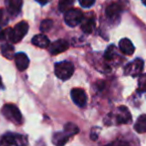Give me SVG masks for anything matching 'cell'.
Returning a JSON list of instances; mask_svg holds the SVG:
<instances>
[{
  "instance_id": "cell-1",
  "label": "cell",
  "mask_w": 146,
  "mask_h": 146,
  "mask_svg": "<svg viewBox=\"0 0 146 146\" xmlns=\"http://www.w3.org/2000/svg\"><path fill=\"white\" fill-rule=\"evenodd\" d=\"M28 32V24L25 21L17 23L13 29H6L3 30V39H7L13 43L19 42Z\"/></svg>"
},
{
  "instance_id": "cell-2",
  "label": "cell",
  "mask_w": 146,
  "mask_h": 146,
  "mask_svg": "<svg viewBox=\"0 0 146 146\" xmlns=\"http://www.w3.org/2000/svg\"><path fill=\"white\" fill-rule=\"evenodd\" d=\"M28 139L27 136L17 133H5L0 139V146H27Z\"/></svg>"
},
{
  "instance_id": "cell-3",
  "label": "cell",
  "mask_w": 146,
  "mask_h": 146,
  "mask_svg": "<svg viewBox=\"0 0 146 146\" xmlns=\"http://www.w3.org/2000/svg\"><path fill=\"white\" fill-rule=\"evenodd\" d=\"M54 72L55 75L59 78V79L63 80H68L71 76L73 75L74 72V65L69 61H62V62H58L55 64L54 66Z\"/></svg>"
},
{
  "instance_id": "cell-4",
  "label": "cell",
  "mask_w": 146,
  "mask_h": 146,
  "mask_svg": "<svg viewBox=\"0 0 146 146\" xmlns=\"http://www.w3.org/2000/svg\"><path fill=\"white\" fill-rule=\"evenodd\" d=\"M2 114L6 119H8L12 123L17 124V125L21 124L23 121V117L20 110L14 104H5L2 108Z\"/></svg>"
},
{
  "instance_id": "cell-5",
  "label": "cell",
  "mask_w": 146,
  "mask_h": 146,
  "mask_svg": "<svg viewBox=\"0 0 146 146\" xmlns=\"http://www.w3.org/2000/svg\"><path fill=\"white\" fill-rule=\"evenodd\" d=\"M64 21L68 26L75 27L83 21V13L79 9L71 8L64 13Z\"/></svg>"
},
{
  "instance_id": "cell-6",
  "label": "cell",
  "mask_w": 146,
  "mask_h": 146,
  "mask_svg": "<svg viewBox=\"0 0 146 146\" xmlns=\"http://www.w3.org/2000/svg\"><path fill=\"white\" fill-rule=\"evenodd\" d=\"M143 67H144L143 60L140 58H137L126 65L125 69H124V74L125 75L132 76V77H135V76H138L142 72Z\"/></svg>"
},
{
  "instance_id": "cell-7",
  "label": "cell",
  "mask_w": 146,
  "mask_h": 146,
  "mask_svg": "<svg viewBox=\"0 0 146 146\" xmlns=\"http://www.w3.org/2000/svg\"><path fill=\"white\" fill-rule=\"evenodd\" d=\"M112 117L116 124H127L131 121V114L125 106H119Z\"/></svg>"
},
{
  "instance_id": "cell-8",
  "label": "cell",
  "mask_w": 146,
  "mask_h": 146,
  "mask_svg": "<svg viewBox=\"0 0 146 146\" xmlns=\"http://www.w3.org/2000/svg\"><path fill=\"white\" fill-rule=\"evenodd\" d=\"M71 98H72L73 102L79 107H84L87 103V95H86L85 91L81 88H74L71 90L70 92Z\"/></svg>"
},
{
  "instance_id": "cell-9",
  "label": "cell",
  "mask_w": 146,
  "mask_h": 146,
  "mask_svg": "<svg viewBox=\"0 0 146 146\" xmlns=\"http://www.w3.org/2000/svg\"><path fill=\"white\" fill-rule=\"evenodd\" d=\"M69 47V44L66 40L64 39H58V40L54 41L53 43H51L49 45V52L53 55L59 54V53H62L64 51H66Z\"/></svg>"
},
{
  "instance_id": "cell-10",
  "label": "cell",
  "mask_w": 146,
  "mask_h": 146,
  "mask_svg": "<svg viewBox=\"0 0 146 146\" xmlns=\"http://www.w3.org/2000/svg\"><path fill=\"white\" fill-rule=\"evenodd\" d=\"M22 0H5V6L11 15H17L21 11Z\"/></svg>"
},
{
  "instance_id": "cell-11",
  "label": "cell",
  "mask_w": 146,
  "mask_h": 146,
  "mask_svg": "<svg viewBox=\"0 0 146 146\" xmlns=\"http://www.w3.org/2000/svg\"><path fill=\"white\" fill-rule=\"evenodd\" d=\"M122 5L120 3H112L109 6L106 8V15L109 19H114L118 18L120 15V13L122 12Z\"/></svg>"
},
{
  "instance_id": "cell-12",
  "label": "cell",
  "mask_w": 146,
  "mask_h": 146,
  "mask_svg": "<svg viewBox=\"0 0 146 146\" xmlns=\"http://www.w3.org/2000/svg\"><path fill=\"white\" fill-rule=\"evenodd\" d=\"M15 60V64L18 70L20 71H24L27 69V67L29 66V58L27 57L26 54L24 53H17L14 57Z\"/></svg>"
},
{
  "instance_id": "cell-13",
  "label": "cell",
  "mask_w": 146,
  "mask_h": 146,
  "mask_svg": "<svg viewBox=\"0 0 146 146\" xmlns=\"http://www.w3.org/2000/svg\"><path fill=\"white\" fill-rule=\"evenodd\" d=\"M119 49L125 55H132L134 53V45L128 38H123L119 41Z\"/></svg>"
},
{
  "instance_id": "cell-14",
  "label": "cell",
  "mask_w": 146,
  "mask_h": 146,
  "mask_svg": "<svg viewBox=\"0 0 146 146\" xmlns=\"http://www.w3.org/2000/svg\"><path fill=\"white\" fill-rule=\"evenodd\" d=\"M69 138H70V136L65 131L56 132L52 137V142L56 146H64L69 140Z\"/></svg>"
},
{
  "instance_id": "cell-15",
  "label": "cell",
  "mask_w": 146,
  "mask_h": 146,
  "mask_svg": "<svg viewBox=\"0 0 146 146\" xmlns=\"http://www.w3.org/2000/svg\"><path fill=\"white\" fill-rule=\"evenodd\" d=\"M32 44L40 48H47L50 45L49 39L44 34H37L32 38Z\"/></svg>"
},
{
  "instance_id": "cell-16",
  "label": "cell",
  "mask_w": 146,
  "mask_h": 146,
  "mask_svg": "<svg viewBox=\"0 0 146 146\" xmlns=\"http://www.w3.org/2000/svg\"><path fill=\"white\" fill-rule=\"evenodd\" d=\"M134 129L138 133H145L146 132V114H142L138 117L134 124Z\"/></svg>"
},
{
  "instance_id": "cell-17",
  "label": "cell",
  "mask_w": 146,
  "mask_h": 146,
  "mask_svg": "<svg viewBox=\"0 0 146 146\" xmlns=\"http://www.w3.org/2000/svg\"><path fill=\"white\" fill-rule=\"evenodd\" d=\"M94 28H95V21L93 18H88V19H84L81 22V29L84 33H90L93 32Z\"/></svg>"
},
{
  "instance_id": "cell-18",
  "label": "cell",
  "mask_w": 146,
  "mask_h": 146,
  "mask_svg": "<svg viewBox=\"0 0 146 146\" xmlns=\"http://www.w3.org/2000/svg\"><path fill=\"white\" fill-rule=\"evenodd\" d=\"M1 53L7 59H12L13 57H15L14 48L10 44H3L1 46Z\"/></svg>"
},
{
  "instance_id": "cell-19",
  "label": "cell",
  "mask_w": 146,
  "mask_h": 146,
  "mask_svg": "<svg viewBox=\"0 0 146 146\" xmlns=\"http://www.w3.org/2000/svg\"><path fill=\"white\" fill-rule=\"evenodd\" d=\"M73 3H74V0H59V3H58L59 11L66 12L67 10L71 9L70 7L73 5Z\"/></svg>"
},
{
  "instance_id": "cell-20",
  "label": "cell",
  "mask_w": 146,
  "mask_h": 146,
  "mask_svg": "<svg viewBox=\"0 0 146 146\" xmlns=\"http://www.w3.org/2000/svg\"><path fill=\"white\" fill-rule=\"evenodd\" d=\"M64 131L71 137V136L75 135V134H77L78 132H79V128H78L77 125H75L74 123L69 122V123H67L66 125L64 126Z\"/></svg>"
},
{
  "instance_id": "cell-21",
  "label": "cell",
  "mask_w": 146,
  "mask_h": 146,
  "mask_svg": "<svg viewBox=\"0 0 146 146\" xmlns=\"http://www.w3.org/2000/svg\"><path fill=\"white\" fill-rule=\"evenodd\" d=\"M53 26V21L51 19H45L41 22L40 24V30L42 31L43 33L45 32H48V31L51 30Z\"/></svg>"
},
{
  "instance_id": "cell-22",
  "label": "cell",
  "mask_w": 146,
  "mask_h": 146,
  "mask_svg": "<svg viewBox=\"0 0 146 146\" xmlns=\"http://www.w3.org/2000/svg\"><path fill=\"white\" fill-rule=\"evenodd\" d=\"M138 91L146 92V73L140 75L138 78Z\"/></svg>"
},
{
  "instance_id": "cell-23",
  "label": "cell",
  "mask_w": 146,
  "mask_h": 146,
  "mask_svg": "<svg viewBox=\"0 0 146 146\" xmlns=\"http://www.w3.org/2000/svg\"><path fill=\"white\" fill-rule=\"evenodd\" d=\"M115 54H116L115 47H114L113 45H110V46H108V48L106 49L105 53H104V58L107 59V60H111Z\"/></svg>"
},
{
  "instance_id": "cell-24",
  "label": "cell",
  "mask_w": 146,
  "mask_h": 146,
  "mask_svg": "<svg viewBox=\"0 0 146 146\" xmlns=\"http://www.w3.org/2000/svg\"><path fill=\"white\" fill-rule=\"evenodd\" d=\"M105 146H130V144L129 142L124 139H116L115 141L111 142V143L107 144Z\"/></svg>"
},
{
  "instance_id": "cell-25",
  "label": "cell",
  "mask_w": 146,
  "mask_h": 146,
  "mask_svg": "<svg viewBox=\"0 0 146 146\" xmlns=\"http://www.w3.org/2000/svg\"><path fill=\"white\" fill-rule=\"evenodd\" d=\"M95 3V0H79V4L83 8H89Z\"/></svg>"
},
{
  "instance_id": "cell-26",
  "label": "cell",
  "mask_w": 146,
  "mask_h": 146,
  "mask_svg": "<svg viewBox=\"0 0 146 146\" xmlns=\"http://www.w3.org/2000/svg\"><path fill=\"white\" fill-rule=\"evenodd\" d=\"M98 133H99V129L97 130V131L95 132V128H93L91 131V135H90V137H91L92 140H96L98 137Z\"/></svg>"
},
{
  "instance_id": "cell-27",
  "label": "cell",
  "mask_w": 146,
  "mask_h": 146,
  "mask_svg": "<svg viewBox=\"0 0 146 146\" xmlns=\"http://www.w3.org/2000/svg\"><path fill=\"white\" fill-rule=\"evenodd\" d=\"M36 1L38 3H40V4H42V5L46 4V3L48 2V0H36Z\"/></svg>"
},
{
  "instance_id": "cell-28",
  "label": "cell",
  "mask_w": 146,
  "mask_h": 146,
  "mask_svg": "<svg viewBox=\"0 0 146 146\" xmlns=\"http://www.w3.org/2000/svg\"><path fill=\"white\" fill-rule=\"evenodd\" d=\"M2 18H3V10L0 9V22L2 21Z\"/></svg>"
},
{
  "instance_id": "cell-29",
  "label": "cell",
  "mask_w": 146,
  "mask_h": 146,
  "mask_svg": "<svg viewBox=\"0 0 146 146\" xmlns=\"http://www.w3.org/2000/svg\"><path fill=\"white\" fill-rule=\"evenodd\" d=\"M3 39V30L0 29V40H2Z\"/></svg>"
},
{
  "instance_id": "cell-30",
  "label": "cell",
  "mask_w": 146,
  "mask_h": 146,
  "mask_svg": "<svg viewBox=\"0 0 146 146\" xmlns=\"http://www.w3.org/2000/svg\"><path fill=\"white\" fill-rule=\"evenodd\" d=\"M2 87V80H1V77H0V88Z\"/></svg>"
},
{
  "instance_id": "cell-31",
  "label": "cell",
  "mask_w": 146,
  "mask_h": 146,
  "mask_svg": "<svg viewBox=\"0 0 146 146\" xmlns=\"http://www.w3.org/2000/svg\"><path fill=\"white\" fill-rule=\"evenodd\" d=\"M142 3H143V4L146 6V0H142Z\"/></svg>"
}]
</instances>
